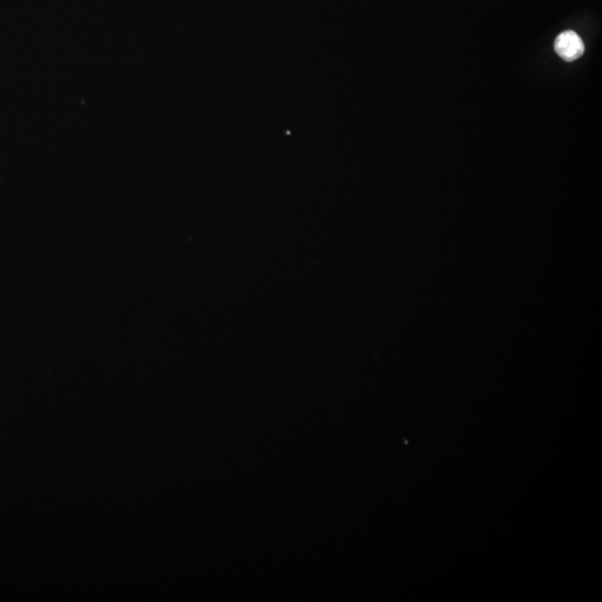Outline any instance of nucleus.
<instances>
[{
	"label": "nucleus",
	"mask_w": 602,
	"mask_h": 602,
	"mask_svg": "<svg viewBox=\"0 0 602 602\" xmlns=\"http://www.w3.org/2000/svg\"><path fill=\"white\" fill-rule=\"evenodd\" d=\"M554 49L562 60L574 62L583 55V41L576 31H564L556 37Z\"/></svg>",
	"instance_id": "f257e3e1"
}]
</instances>
